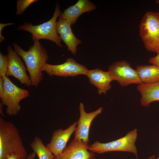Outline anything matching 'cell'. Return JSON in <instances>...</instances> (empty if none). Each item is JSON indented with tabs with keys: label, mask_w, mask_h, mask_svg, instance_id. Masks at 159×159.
Returning <instances> with one entry per match:
<instances>
[{
	"label": "cell",
	"mask_w": 159,
	"mask_h": 159,
	"mask_svg": "<svg viewBox=\"0 0 159 159\" xmlns=\"http://www.w3.org/2000/svg\"><path fill=\"white\" fill-rule=\"evenodd\" d=\"M33 44L28 50H24L17 44L13 43L14 49L24 62L30 77L32 85L37 87L43 79L42 68L48 61L47 52L39 41H33Z\"/></svg>",
	"instance_id": "obj_1"
},
{
	"label": "cell",
	"mask_w": 159,
	"mask_h": 159,
	"mask_svg": "<svg viewBox=\"0 0 159 159\" xmlns=\"http://www.w3.org/2000/svg\"><path fill=\"white\" fill-rule=\"evenodd\" d=\"M13 154L22 159L27 157L19 131L11 122L0 117V159Z\"/></svg>",
	"instance_id": "obj_2"
},
{
	"label": "cell",
	"mask_w": 159,
	"mask_h": 159,
	"mask_svg": "<svg viewBox=\"0 0 159 159\" xmlns=\"http://www.w3.org/2000/svg\"><path fill=\"white\" fill-rule=\"evenodd\" d=\"M60 7L57 2L52 17L48 21L38 25H33L32 23H25L19 25L17 30H23L32 34L33 41L44 39L50 40L56 45L62 47V40L58 34L56 29L57 19L62 14Z\"/></svg>",
	"instance_id": "obj_3"
},
{
	"label": "cell",
	"mask_w": 159,
	"mask_h": 159,
	"mask_svg": "<svg viewBox=\"0 0 159 159\" xmlns=\"http://www.w3.org/2000/svg\"><path fill=\"white\" fill-rule=\"evenodd\" d=\"M139 34L144 44L150 52L159 53V13L147 12L139 25Z\"/></svg>",
	"instance_id": "obj_4"
},
{
	"label": "cell",
	"mask_w": 159,
	"mask_h": 159,
	"mask_svg": "<svg viewBox=\"0 0 159 159\" xmlns=\"http://www.w3.org/2000/svg\"><path fill=\"white\" fill-rule=\"evenodd\" d=\"M137 136V129H135L128 132L124 137L114 141L105 143L95 141L88 146V149L99 154L111 151L128 152L137 157V150L135 144Z\"/></svg>",
	"instance_id": "obj_5"
},
{
	"label": "cell",
	"mask_w": 159,
	"mask_h": 159,
	"mask_svg": "<svg viewBox=\"0 0 159 159\" xmlns=\"http://www.w3.org/2000/svg\"><path fill=\"white\" fill-rule=\"evenodd\" d=\"M29 96L28 90L17 87L8 77H5L4 90L0 98L1 102L7 107L6 113L8 115H16L21 110L20 102Z\"/></svg>",
	"instance_id": "obj_6"
},
{
	"label": "cell",
	"mask_w": 159,
	"mask_h": 159,
	"mask_svg": "<svg viewBox=\"0 0 159 159\" xmlns=\"http://www.w3.org/2000/svg\"><path fill=\"white\" fill-rule=\"evenodd\" d=\"M42 71L50 76L74 77L80 75H85L88 69L85 65L77 62L75 60L69 58L64 63L57 65L46 62L42 66Z\"/></svg>",
	"instance_id": "obj_7"
},
{
	"label": "cell",
	"mask_w": 159,
	"mask_h": 159,
	"mask_svg": "<svg viewBox=\"0 0 159 159\" xmlns=\"http://www.w3.org/2000/svg\"><path fill=\"white\" fill-rule=\"evenodd\" d=\"M108 71L122 86L132 84L138 85L142 83L135 70L125 60L115 62L110 65Z\"/></svg>",
	"instance_id": "obj_8"
},
{
	"label": "cell",
	"mask_w": 159,
	"mask_h": 159,
	"mask_svg": "<svg viewBox=\"0 0 159 159\" xmlns=\"http://www.w3.org/2000/svg\"><path fill=\"white\" fill-rule=\"evenodd\" d=\"M8 66L6 76H12L18 80L22 85L28 87L32 85L30 77L27 74V69L20 56L10 46H8Z\"/></svg>",
	"instance_id": "obj_9"
},
{
	"label": "cell",
	"mask_w": 159,
	"mask_h": 159,
	"mask_svg": "<svg viewBox=\"0 0 159 159\" xmlns=\"http://www.w3.org/2000/svg\"><path fill=\"white\" fill-rule=\"evenodd\" d=\"M79 108L80 115L77 121L74 139L81 141L88 144L89 141V133L91 124L94 119L102 112L103 108L100 107L95 111L87 113L85 110L84 104L81 102Z\"/></svg>",
	"instance_id": "obj_10"
},
{
	"label": "cell",
	"mask_w": 159,
	"mask_h": 159,
	"mask_svg": "<svg viewBox=\"0 0 159 159\" xmlns=\"http://www.w3.org/2000/svg\"><path fill=\"white\" fill-rule=\"evenodd\" d=\"M88 144L74 139L62 153L54 155L53 159H94L95 154L88 151Z\"/></svg>",
	"instance_id": "obj_11"
},
{
	"label": "cell",
	"mask_w": 159,
	"mask_h": 159,
	"mask_svg": "<svg viewBox=\"0 0 159 159\" xmlns=\"http://www.w3.org/2000/svg\"><path fill=\"white\" fill-rule=\"evenodd\" d=\"M77 122H75L65 130L59 129L53 133L50 142L46 147L54 155H58L63 152L71 135L75 131Z\"/></svg>",
	"instance_id": "obj_12"
},
{
	"label": "cell",
	"mask_w": 159,
	"mask_h": 159,
	"mask_svg": "<svg viewBox=\"0 0 159 159\" xmlns=\"http://www.w3.org/2000/svg\"><path fill=\"white\" fill-rule=\"evenodd\" d=\"M71 24L66 20L59 18L57 22L56 29L57 33L67 45L68 50L75 55L77 47L82 42L77 38L72 30Z\"/></svg>",
	"instance_id": "obj_13"
},
{
	"label": "cell",
	"mask_w": 159,
	"mask_h": 159,
	"mask_svg": "<svg viewBox=\"0 0 159 159\" xmlns=\"http://www.w3.org/2000/svg\"><path fill=\"white\" fill-rule=\"evenodd\" d=\"M96 8L95 5L89 0H79L74 5L66 9L59 18L65 20L71 25L75 23L81 14Z\"/></svg>",
	"instance_id": "obj_14"
},
{
	"label": "cell",
	"mask_w": 159,
	"mask_h": 159,
	"mask_svg": "<svg viewBox=\"0 0 159 159\" xmlns=\"http://www.w3.org/2000/svg\"><path fill=\"white\" fill-rule=\"evenodd\" d=\"M90 82L97 88L98 94H105L111 88V82L114 80L111 74L99 69L88 70L85 75Z\"/></svg>",
	"instance_id": "obj_15"
},
{
	"label": "cell",
	"mask_w": 159,
	"mask_h": 159,
	"mask_svg": "<svg viewBox=\"0 0 159 159\" xmlns=\"http://www.w3.org/2000/svg\"><path fill=\"white\" fill-rule=\"evenodd\" d=\"M140 93L141 105L144 107H148L152 102L159 101V81L152 84L142 83L137 87Z\"/></svg>",
	"instance_id": "obj_16"
},
{
	"label": "cell",
	"mask_w": 159,
	"mask_h": 159,
	"mask_svg": "<svg viewBox=\"0 0 159 159\" xmlns=\"http://www.w3.org/2000/svg\"><path fill=\"white\" fill-rule=\"evenodd\" d=\"M135 70L142 83L152 84L159 81V67L156 65H141Z\"/></svg>",
	"instance_id": "obj_17"
},
{
	"label": "cell",
	"mask_w": 159,
	"mask_h": 159,
	"mask_svg": "<svg viewBox=\"0 0 159 159\" xmlns=\"http://www.w3.org/2000/svg\"><path fill=\"white\" fill-rule=\"evenodd\" d=\"M30 146L39 159H53L54 155L44 145L42 139L38 136L34 137L30 144Z\"/></svg>",
	"instance_id": "obj_18"
},
{
	"label": "cell",
	"mask_w": 159,
	"mask_h": 159,
	"mask_svg": "<svg viewBox=\"0 0 159 159\" xmlns=\"http://www.w3.org/2000/svg\"><path fill=\"white\" fill-rule=\"evenodd\" d=\"M38 1L37 0H18L16 2V11L17 15H21L26 9L30 5Z\"/></svg>",
	"instance_id": "obj_19"
},
{
	"label": "cell",
	"mask_w": 159,
	"mask_h": 159,
	"mask_svg": "<svg viewBox=\"0 0 159 159\" xmlns=\"http://www.w3.org/2000/svg\"><path fill=\"white\" fill-rule=\"evenodd\" d=\"M8 66L7 55H4L0 52V76L5 78Z\"/></svg>",
	"instance_id": "obj_20"
},
{
	"label": "cell",
	"mask_w": 159,
	"mask_h": 159,
	"mask_svg": "<svg viewBox=\"0 0 159 159\" xmlns=\"http://www.w3.org/2000/svg\"><path fill=\"white\" fill-rule=\"evenodd\" d=\"M14 24L13 23H0V43H1L3 41H4L5 39L4 37L1 34V32L2 29L4 27L11 25H13Z\"/></svg>",
	"instance_id": "obj_21"
},
{
	"label": "cell",
	"mask_w": 159,
	"mask_h": 159,
	"mask_svg": "<svg viewBox=\"0 0 159 159\" xmlns=\"http://www.w3.org/2000/svg\"><path fill=\"white\" fill-rule=\"evenodd\" d=\"M149 62L152 64L159 67V53L156 56L150 58Z\"/></svg>",
	"instance_id": "obj_22"
},
{
	"label": "cell",
	"mask_w": 159,
	"mask_h": 159,
	"mask_svg": "<svg viewBox=\"0 0 159 159\" xmlns=\"http://www.w3.org/2000/svg\"><path fill=\"white\" fill-rule=\"evenodd\" d=\"M4 88V78L0 76V96L2 94Z\"/></svg>",
	"instance_id": "obj_23"
},
{
	"label": "cell",
	"mask_w": 159,
	"mask_h": 159,
	"mask_svg": "<svg viewBox=\"0 0 159 159\" xmlns=\"http://www.w3.org/2000/svg\"><path fill=\"white\" fill-rule=\"evenodd\" d=\"M7 159H22L19 157L13 154H11L7 156Z\"/></svg>",
	"instance_id": "obj_24"
},
{
	"label": "cell",
	"mask_w": 159,
	"mask_h": 159,
	"mask_svg": "<svg viewBox=\"0 0 159 159\" xmlns=\"http://www.w3.org/2000/svg\"><path fill=\"white\" fill-rule=\"evenodd\" d=\"M36 155V154L34 152H33L28 155L26 159H34Z\"/></svg>",
	"instance_id": "obj_25"
},
{
	"label": "cell",
	"mask_w": 159,
	"mask_h": 159,
	"mask_svg": "<svg viewBox=\"0 0 159 159\" xmlns=\"http://www.w3.org/2000/svg\"><path fill=\"white\" fill-rule=\"evenodd\" d=\"M3 104L1 102L0 103V113L2 116H4V115L2 112V108L3 107Z\"/></svg>",
	"instance_id": "obj_26"
},
{
	"label": "cell",
	"mask_w": 159,
	"mask_h": 159,
	"mask_svg": "<svg viewBox=\"0 0 159 159\" xmlns=\"http://www.w3.org/2000/svg\"><path fill=\"white\" fill-rule=\"evenodd\" d=\"M155 156L154 155H152L148 158V159H155ZM157 159H159V157Z\"/></svg>",
	"instance_id": "obj_27"
},
{
	"label": "cell",
	"mask_w": 159,
	"mask_h": 159,
	"mask_svg": "<svg viewBox=\"0 0 159 159\" xmlns=\"http://www.w3.org/2000/svg\"><path fill=\"white\" fill-rule=\"evenodd\" d=\"M155 2L156 3L159 4V0H157L155 1Z\"/></svg>",
	"instance_id": "obj_28"
},
{
	"label": "cell",
	"mask_w": 159,
	"mask_h": 159,
	"mask_svg": "<svg viewBox=\"0 0 159 159\" xmlns=\"http://www.w3.org/2000/svg\"><path fill=\"white\" fill-rule=\"evenodd\" d=\"M135 159H138V158L137 157V158Z\"/></svg>",
	"instance_id": "obj_29"
},
{
	"label": "cell",
	"mask_w": 159,
	"mask_h": 159,
	"mask_svg": "<svg viewBox=\"0 0 159 159\" xmlns=\"http://www.w3.org/2000/svg\"></svg>",
	"instance_id": "obj_30"
}]
</instances>
